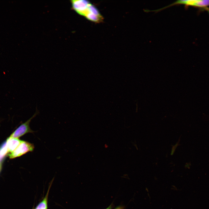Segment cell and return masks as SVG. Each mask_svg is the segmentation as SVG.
Listing matches in <instances>:
<instances>
[{"label": "cell", "instance_id": "9c48e42d", "mask_svg": "<svg viewBox=\"0 0 209 209\" xmlns=\"http://www.w3.org/2000/svg\"><path fill=\"white\" fill-rule=\"evenodd\" d=\"M1 163H0V171H1Z\"/></svg>", "mask_w": 209, "mask_h": 209}, {"label": "cell", "instance_id": "52a82bcc", "mask_svg": "<svg viewBox=\"0 0 209 209\" xmlns=\"http://www.w3.org/2000/svg\"><path fill=\"white\" fill-rule=\"evenodd\" d=\"M204 9H205L206 11H207V12H208V14L209 15V8L207 7Z\"/></svg>", "mask_w": 209, "mask_h": 209}, {"label": "cell", "instance_id": "8992f818", "mask_svg": "<svg viewBox=\"0 0 209 209\" xmlns=\"http://www.w3.org/2000/svg\"><path fill=\"white\" fill-rule=\"evenodd\" d=\"M179 141H178V142L174 146H173L172 150L171 153V155H172L174 153V151L177 147V146L179 145Z\"/></svg>", "mask_w": 209, "mask_h": 209}, {"label": "cell", "instance_id": "5b68a950", "mask_svg": "<svg viewBox=\"0 0 209 209\" xmlns=\"http://www.w3.org/2000/svg\"><path fill=\"white\" fill-rule=\"evenodd\" d=\"M22 140L18 138H8L6 142L8 148V154L13 151L20 144Z\"/></svg>", "mask_w": 209, "mask_h": 209}, {"label": "cell", "instance_id": "277c9868", "mask_svg": "<svg viewBox=\"0 0 209 209\" xmlns=\"http://www.w3.org/2000/svg\"><path fill=\"white\" fill-rule=\"evenodd\" d=\"M72 9L79 14L84 16L91 3L83 0L71 1Z\"/></svg>", "mask_w": 209, "mask_h": 209}, {"label": "cell", "instance_id": "7a4b0ae2", "mask_svg": "<svg viewBox=\"0 0 209 209\" xmlns=\"http://www.w3.org/2000/svg\"><path fill=\"white\" fill-rule=\"evenodd\" d=\"M34 148L33 144L28 142L22 140L21 142L12 152L8 154L10 158L12 159L19 157L27 153L32 152Z\"/></svg>", "mask_w": 209, "mask_h": 209}, {"label": "cell", "instance_id": "ba28073f", "mask_svg": "<svg viewBox=\"0 0 209 209\" xmlns=\"http://www.w3.org/2000/svg\"><path fill=\"white\" fill-rule=\"evenodd\" d=\"M111 208H112V205H111L110 206H109L107 208L105 209H111Z\"/></svg>", "mask_w": 209, "mask_h": 209}, {"label": "cell", "instance_id": "6da1fadb", "mask_svg": "<svg viewBox=\"0 0 209 209\" xmlns=\"http://www.w3.org/2000/svg\"><path fill=\"white\" fill-rule=\"evenodd\" d=\"M183 4L188 6L205 9L209 6V0H180L163 8L157 9L158 12L173 6Z\"/></svg>", "mask_w": 209, "mask_h": 209}, {"label": "cell", "instance_id": "3957f363", "mask_svg": "<svg viewBox=\"0 0 209 209\" xmlns=\"http://www.w3.org/2000/svg\"><path fill=\"white\" fill-rule=\"evenodd\" d=\"M39 113V111L36 108V112L33 116L25 122L22 124L10 135V137L13 138H18L25 134L28 133H33L34 131L31 129L29 124L31 120Z\"/></svg>", "mask_w": 209, "mask_h": 209}]
</instances>
